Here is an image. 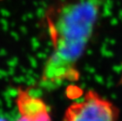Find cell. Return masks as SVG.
I'll list each match as a JSON object with an SVG mask.
<instances>
[{
  "label": "cell",
  "mask_w": 122,
  "mask_h": 121,
  "mask_svg": "<svg viewBox=\"0 0 122 121\" xmlns=\"http://www.w3.org/2000/svg\"><path fill=\"white\" fill-rule=\"evenodd\" d=\"M100 15L97 0H64L46 12L53 50L43 67L41 85L54 89L79 79L77 63L94 33Z\"/></svg>",
  "instance_id": "1"
},
{
  "label": "cell",
  "mask_w": 122,
  "mask_h": 121,
  "mask_svg": "<svg viewBox=\"0 0 122 121\" xmlns=\"http://www.w3.org/2000/svg\"><path fill=\"white\" fill-rule=\"evenodd\" d=\"M118 109L93 90L67 108L63 121H118Z\"/></svg>",
  "instance_id": "2"
},
{
  "label": "cell",
  "mask_w": 122,
  "mask_h": 121,
  "mask_svg": "<svg viewBox=\"0 0 122 121\" xmlns=\"http://www.w3.org/2000/svg\"><path fill=\"white\" fill-rule=\"evenodd\" d=\"M15 102L20 116L15 121H51L43 100L31 93L30 88L17 89Z\"/></svg>",
  "instance_id": "3"
}]
</instances>
